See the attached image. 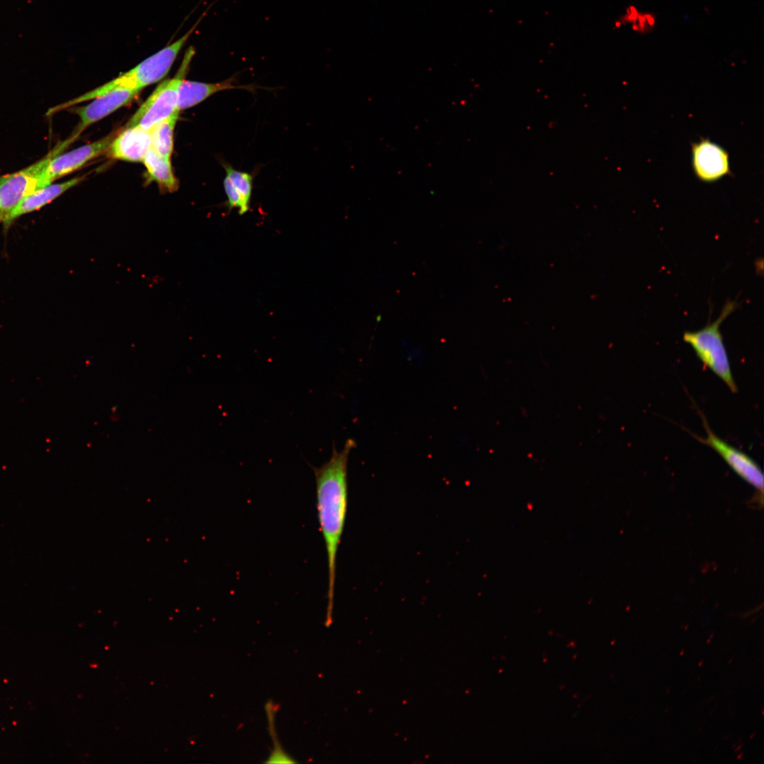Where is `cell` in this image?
Segmentation results:
<instances>
[{"instance_id": "obj_1", "label": "cell", "mask_w": 764, "mask_h": 764, "mask_svg": "<svg viewBox=\"0 0 764 764\" xmlns=\"http://www.w3.org/2000/svg\"><path fill=\"white\" fill-rule=\"evenodd\" d=\"M355 446V441L351 439L346 441L340 451H337L333 446L330 459L320 467H313L316 484L318 519L327 553V627L332 623L337 554L347 511L348 459L351 451Z\"/></svg>"}, {"instance_id": "obj_2", "label": "cell", "mask_w": 764, "mask_h": 764, "mask_svg": "<svg viewBox=\"0 0 764 764\" xmlns=\"http://www.w3.org/2000/svg\"><path fill=\"white\" fill-rule=\"evenodd\" d=\"M197 24V23L195 24L187 33L176 41L149 57L128 71L120 74L114 79L92 91L52 108L48 113L51 114L71 108L79 103L93 100L115 89L122 88L140 91L144 87L158 82L167 75L180 50L186 43Z\"/></svg>"}, {"instance_id": "obj_3", "label": "cell", "mask_w": 764, "mask_h": 764, "mask_svg": "<svg viewBox=\"0 0 764 764\" xmlns=\"http://www.w3.org/2000/svg\"><path fill=\"white\" fill-rule=\"evenodd\" d=\"M737 306L735 301H727L714 321L699 330L685 332L683 336V340L692 347L704 366L716 374L732 393L737 392L738 388L732 375L720 325Z\"/></svg>"}, {"instance_id": "obj_4", "label": "cell", "mask_w": 764, "mask_h": 764, "mask_svg": "<svg viewBox=\"0 0 764 764\" xmlns=\"http://www.w3.org/2000/svg\"><path fill=\"white\" fill-rule=\"evenodd\" d=\"M193 47L185 52L181 65L171 79L162 81L132 116L125 127L139 126L149 131L158 122L180 112L178 110L179 88L185 79L195 55Z\"/></svg>"}, {"instance_id": "obj_5", "label": "cell", "mask_w": 764, "mask_h": 764, "mask_svg": "<svg viewBox=\"0 0 764 764\" xmlns=\"http://www.w3.org/2000/svg\"><path fill=\"white\" fill-rule=\"evenodd\" d=\"M65 147L62 144L29 167L0 177V215L10 212L25 197L48 185L44 179L46 166Z\"/></svg>"}, {"instance_id": "obj_6", "label": "cell", "mask_w": 764, "mask_h": 764, "mask_svg": "<svg viewBox=\"0 0 764 764\" xmlns=\"http://www.w3.org/2000/svg\"><path fill=\"white\" fill-rule=\"evenodd\" d=\"M701 417L706 436L701 438L694 435L695 437L715 451L739 477L753 486L758 492V499L763 504V475L761 469L748 455L717 436L710 428L705 417L703 415Z\"/></svg>"}, {"instance_id": "obj_7", "label": "cell", "mask_w": 764, "mask_h": 764, "mask_svg": "<svg viewBox=\"0 0 764 764\" xmlns=\"http://www.w3.org/2000/svg\"><path fill=\"white\" fill-rule=\"evenodd\" d=\"M692 166L701 181L712 183L730 174L728 152L708 139H702L692 145Z\"/></svg>"}, {"instance_id": "obj_8", "label": "cell", "mask_w": 764, "mask_h": 764, "mask_svg": "<svg viewBox=\"0 0 764 764\" xmlns=\"http://www.w3.org/2000/svg\"><path fill=\"white\" fill-rule=\"evenodd\" d=\"M115 135V133L110 134L93 143L54 156L44 173L45 183L50 185L54 180L77 170L90 160L105 153Z\"/></svg>"}, {"instance_id": "obj_9", "label": "cell", "mask_w": 764, "mask_h": 764, "mask_svg": "<svg viewBox=\"0 0 764 764\" xmlns=\"http://www.w3.org/2000/svg\"><path fill=\"white\" fill-rule=\"evenodd\" d=\"M139 93V91L136 90L115 89L94 98L85 106L73 109L79 116L80 122L69 139L70 141H74L91 125L130 103Z\"/></svg>"}, {"instance_id": "obj_10", "label": "cell", "mask_w": 764, "mask_h": 764, "mask_svg": "<svg viewBox=\"0 0 764 764\" xmlns=\"http://www.w3.org/2000/svg\"><path fill=\"white\" fill-rule=\"evenodd\" d=\"M150 147L149 131L134 126L125 127L115 135L105 153L112 158L142 162Z\"/></svg>"}, {"instance_id": "obj_11", "label": "cell", "mask_w": 764, "mask_h": 764, "mask_svg": "<svg viewBox=\"0 0 764 764\" xmlns=\"http://www.w3.org/2000/svg\"><path fill=\"white\" fill-rule=\"evenodd\" d=\"M236 74L217 83H204L184 80L182 81L178 94V110H181L193 107L212 95L225 90L245 89L250 92H255V85H237Z\"/></svg>"}, {"instance_id": "obj_12", "label": "cell", "mask_w": 764, "mask_h": 764, "mask_svg": "<svg viewBox=\"0 0 764 764\" xmlns=\"http://www.w3.org/2000/svg\"><path fill=\"white\" fill-rule=\"evenodd\" d=\"M221 164L226 172L224 188L227 206L229 209H237L238 214L243 215L250 209L253 176L235 169L227 162H221Z\"/></svg>"}, {"instance_id": "obj_13", "label": "cell", "mask_w": 764, "mask_h": 764, "mask_svg": "<svg viewBox=\"0 0 764 764\" xmlns=\"http://www.w3.org/2000/svg\"><path fill=\"white\" fill-rule=\"evenodd\" d=\"M85 176L76 177L67 181L50 184L43 187L30 195L25 197L10 212L2 216L1 219L4 224H9L17 217L40 209L47 204L50 203L67 190L77 185L84 179Z\"/></svg>"}, {"instance_id": "obj_14", "label": "cell", "mask_w": 764, "mask_h": 764, "mask_svg": "<svg viewBox=\"0 0 764 764\" xmlns=\"http://www.w3.org/2000/svg\"><path fill=\"white\" fill-rule=\"evenodd\" d=\"M142 162L150 180L156 182L161 189L168 192L178 190V181L173 173L170 158L161 156L150 147Z\"/></svg>"}, {"instance_id": "obj_15", "label": "cell", "mask_w": 764, "mask_h": 764, "mask_svg": "<svg viewBox=\"0 0 764 764\" xmlns=\"http://www.w3.org/2000/svg\"><path fill=\"white\" fill-rule=\"evenodd\" d=\"M179 113L156 124L150 130L151 147L159 155L170 159L173 132Z\"/></svg>"}]
</instances>
